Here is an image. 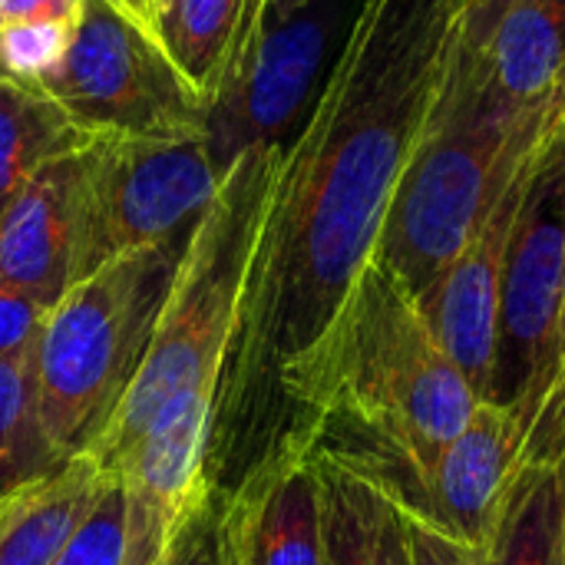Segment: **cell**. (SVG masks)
<instances>
[{
  "instance_id": "6da1fadb",
  "label": "cell",
  "mask_w": 565,
  "mask_h": 565,
  "mask_svg": "<svg viewBox=\"0 0 565 565\" xmlns=\"http://www.w3.org/2000/svg\"><path fill=\"white\" fill-rule=\"evenodd\" d=\"M463 0H364L281 152L218 374L209 487L228 500L295 450L285 377L324 341L371 265L424 136Z\"/></svg>"
},
{
  "instance_id": "7a4b0ae2",
  "label": "cell",
  "mask_w": 565,
  "mask_h": 565,
  "mask_svg": "<svg viewBox=\"0 0 565 565\" xmlns=\"http://www.w3.org/2000/svg\"><path fill=\"white\" fill-rule=\"evenodd\" d=\"M285 404L301 450L318 430H338L424 470L467 427L480 397L417 298L371 258L324 341L285 377Z\"/></svg>"
},
{
  "instance_id": "3957f363",
  "label": "cell",
  "mask_w": 565,
  "mask_h": 565,
  "mask_svg": "<svg viewBox=\"0 0 565 565\" xmlns=\"http://www.w3.org/2000/svg\"><path fill=\"white\" fill-rule=\"evenodd\" d=\"M563 119L565 106L516 113L450 50L424 136L391 195L374 262L420 298Z\"/></svg>"
},
{
  "instance_id": "277c9868",
  "label": "cell",
  "mask_w": 565,
  "mask_h": 565,
  "mask_svg": "<svg viewBox=\"0 0 565 565\" xmlns=\"http://www.w3.org/2000/svg\"><path fill=\"white\" fill-rule=\"evenodd\" d=\"M281 152L278 142L245 149L195 222L149 348L99 440L86 450L106 473L172 401L182 394L215 397Z\"/></svg>"
},
{
  "instance_id": "5b68a950",
  "label": "cell",
  "mask_w": 565,
  "mask_h": 565,
  "mask_svg": "<svg viewBox=\"0 0 565 565\" xmlns=\"http://www.w3.org/2000/svg\"><path fill=\"white\" fill-rule=\"evenodd\" d=\"M185 242L126 252L70 285L50 308L36 344V387L43 427L66 460L99 440L126 394Z\"/></svg>"
},
{
  "instance_id": "8992f818",
  "label": "cell",
  "mask_w": 565,
  "mask_h": 565,
  "mask_svg": "<svg viewBox=\"0 0 565 565\" xmlns=\"http://www.w3.org/2000/svg\"><path fill=\"white\" fill-rule=\"evenodd\" d=\"M565 119L543 139L507 245L490 401L513 407L533 460L565 457Z\"/></svg>"
},
{
  "instance_id": "52a82bcc",
  "label": "cell",
  "mask_w": 565,
  "mask_h": 565,
  "mask_svg": "<svg viewBox=\"0 0 565 565\" xmlns=\"http://www.w3.org/2000/svg\"><path fill=\"white\" fill-rule=\"evenodd\" d=\"M46 93L89 136H205L209 103L175 66L152 23L113 0H83Z\"/></svg>"
},
{
  "instance_id": "ba28073f",
  "label": "cell",
  "mask_w": 565,
  "mask_h": 565,
  "mask_svg": "<svg viewBox=\"0 0 565 565\" xmlns=\"http://www.w3.org/2000/svg\"><path fill=\"white\" fill-rule=\"evenodd\" d=\"M205 136H93L73 248V285L106 262L189 238L222 185Z\"/></svg>"
},
{
  "instance_id": "9c48e42d",
  "label": "cell",
  "mask_w": 565,
  "mask_h": 565,
  "mask_svg": "<svg viewBox=\"0 0 565 565\" xmlns=\"http://www.w3.org/2000/svg\"><path fill=\"white\" fill-rule=\"evenodd\" d=\"M331 30L328 0H311L288 17H268V0H248L205 96V146L222 175L245 149L288 146L301 129L331 70Z\"/></svg>"
},
{
  "instance_id": "30bf717a",
  "label": "cell",
  "mask_w": 565,
  "mask_h": 565,
  "mask_svg": "<svg viewBox=\"0 0 565 565\" xmlns=\"http://www.w3.org/2000/svg\"><path fill=\"white\" fill-rule=\"evenodd\" d=\"M530 463V437L513 407L480 401L467 427L391 497L401 516L483 553Z\"/></svg>"
},
{
  "instance_id": "8fae6325",
  "label": "cell",
  "mask_w": 565,
  "mask_h": 565,
  "mask_svg": "<svg viewBox=\"0 0 565 565\" xmlns=\"http://www.w3.org/2000/svg\"><path fill=\"white\" fill-rule=\"evenodd\" d=\"M212 394H182L129 447L113 477L126 497L122 565H169L195 507L209 487Z\"/></svg>"
},
{
  "instance_id": "7c38bea8",
  "label": "cell",
  "mask_w": 565,
  "mask_h": 565,
  "mask_svg": "<svg viewBox=\"0 0 565 565\" xmlns=\"http://www.w3.org/2000/svg\"><path fill=\"white\" fill-rule=\"evenodd\" d=\"M454 50L516 113L565 106V0H463Z\"/></svg>"
},
{
  "instance_id": "4fadbf2b",
  "label": "cell",
  "mask_w": 565,
  "mask_h": 565,
  "mask_svg": "<svg viewBox=\"0 0 565 565\" xmlns=\"http://www.w3.org/2000/svg\"><path fill=\"white\" fill-rule=\"evenodd\" d=\"M540 152V149H536ZM536 159V156H533ZM533 166V162H530ZM530 166L500 195L470 245L450 262V268L417 298L430 331L463 371L473 394L490 401L493 361H497V324H500V291L507 245L523 199V182Z\"/></svg>"
},
{
  "instance_id": "5bb4252c",
  "label": "cell",
  "mask_w": 565,
  "mask_h": 565,
  "mask_svg": "<svg viewBox=\"0 0 565 565\" xmlns=\"http://www.w3.org/2000/svg\"><path fill=\"white\" fill-rule=\"evenodd\" d=\"M83 149L40 166L0 215V285L56 305L73 285Z\"/></svg>"
},
{
  "instance_id": "9a60e30c",
  "label": "cell",
  "mask_w": 565,
  "mask_h": 565,
  "mask_svg": "<svg viewBox=\"0 0 565 565\" xmlns=\"http://www.w3.org/2000/svg\"><path fill=\"white\" fill-rule=\"evenodd\" d=\"M248 565H321V480L311 450H285L228 500Z\"/></svg>"
},
{
  "instance_id": "2e32d148",
  "label": "cell",
  "mask_w": 565,
  "mask_h": 565,
  "mask_svg": "<svg viewBox=\"0 0 565 565\" xmlns=\"http://www.w3.org/2000/svg\"><path fill=\"white\" fill-rule=\"evenodd\" d=\"M483 565H565L563 460L523 467L500 526L483 550Z\"/></svg>"
},
{
  "instance_id": "e0dca14e",
  "label": "cell",
  "mask_w": 565,
  "mask_h": 565,
  "mask_svg": "<svg viewBox=\"0 0 565 565\" xmlns=\"http://www.w3.org/2000/svg\"><path fill=\"white\" fill-rule=\"evenodd\" d=\"M93 142L46 93L17 83L0 86V215L26 179L66 152Z\"/></svg>"
},
{
  "instance_id": "ac0fdd59",
  "label": "cell",
  "mask_w": 565,
  "mask_h": 565,
  "mask_svg": "<svg viewBox=\"0 0 565 565\" xmlns=\"http://www.w3.org/2000/svg\"><path fill=\"white\" fill-rule=\"evenodd\" d=\"M113 473L93 454L73 457L0 540V565H53Z\"/></svg>"
},
{
  "instance_id": "d6986e66",
  "label": "cell",
  "mask_w": 565,
  "mask_h": 565,
  "mask_svg": "<svg viewBox=\"0 0 565 565\" xmlns=\"http://www.w3.org/2000/svg\"><path fill=\"white\" fill-rule=\"evenodd\" d=\"M66 463L40 417L36 354L0 361V493L40 483Z\"/></svg>"
},
{
  "instance_id": "ffe728a7",
  "label": "cell",
  "mask_w": 565,
  "mask_h": 565,
  "mask_svg": "<svg viewBox=\"0 0 565 565\" xmlns=\"http://www.w3.org/2000/svg\"><path fill=\"white\" fill-rule=\"evenodd\" d=\"M248 0H166L156 33L189 83L209 96Z\"/></svg>"
},
{
  "instance_id": "44dd1931",
  "label": "cell",
  "mask_w": 565,
  "mask_h": 565,
  "mask_svg": "<svg viewBox=\"0 0 565 565\" xmlns=\"http://www.w3.org/2000/svg\"><path fill=\"white\" fill-rule=\"evenodd\" d=\"M315 463L321 480V565H371L377 493L321 454Z\"/></svg>"
},
{
  "instance_id": "7402d4cb",
  "label": "cell",
  "mask_w": 565,
  "mask_h": 565,
  "mask_svg": "<svg viewBox=\"0 0 565 565\" xmlns=\"http://www.w3.org/2000/svg\"><path fill=\"white\" fill-rule=\"evenodd\" d=\"M126 556V497L119 477L106 483L86 520L66 540L53 565H122Z\"/></svg>"
},
{
  "instance_id": "603a6c76",
  "label": "cell",
  "mask_w": 565,
  "mask_h": 565,
  "mask_svg": "<svg viewBox=\"0 0 565 565\" xmlns=\"http://www.w3.org/2000/svg\"><path fill=\"white\" fill-rule=\"evenodd\" d=\"M73 23H30L0 30V70L7 83L40 89L43 76L63 60Z\"/></svg>"
},
{
  "instance_id": "cb8c5ba5",
  "label": "cell",
  "mask_w": 565,
  "mask_h": 565,
  "mask_svg": "<svg viewBox=\"0 0 565 565\" xmlns=\"http://www.w3.org/2000/svg\"><path fill=\"white\" fill-rule=\"evenodd\" d=\"M46 315H50V305H43L40 298L20 288L0 285V361L36 354Z\"/></svg>"
},
{
  "instance_id": "d4e9b609",
  "label": "cell",
  "mask_w": 565,
  "mask_h": 565,
  "mask_svg": "<svg viewBox=\"0 0 565 565\" xmlns=\"http://www.w3.org/2000/svg\"><path fill=\"white\" fill-rule=\"evenodd\" d=\"M169 565H222V497L215 490L189 516Z\"/></svg>"
},
{
  "instance_id": "484cf974",
  "label": "cell",
  "mask_w": 565,
  "mask_h": 565,
  "mask_svg": "<svg viewBox=\"0 0 565 565\" xmlns=\"http://www.w3.org/2000/svg\"><path fill=\"white\" fill-rule=\"evenodd\" d=\"M371 565H414L407 546L404 516L377 493L374 503V530H371Z\"/></svg>"
},
{
  "instance_id": "4316f807",
  "label": "cell",
  "mask_w": 565,
  "mask_h": 565,
  "mask_svg": "<svg viewBox=\"0 0 565 565\" xmlns=\"http://www.w3.org/2000/svg\"><path fill=\"white\" fill-rule=\"evenodd\" d=\"M404 526H407V546H411L414 565H483V553H473L407 516H404Z\"/></svg>"
},
{
  "instance_id": "83f0119b",
  "label": "cell",
  "mask_w": 565,
  "mask_h": 565,
  "mask_svg": "<svg viewBox=\"0 0 565 565\" xmlns=\"http://www.w3.org/2000/svg\"><path fill=\"white\" fill-rule=\"evenodd\" d=\"M83 0H0V30L30 23H73Z\"/></svg>"
},
{
  "instance_id": "f1b7e54d",
  "label": "cell",
  "mask_w": 565,
  "mask_h": 565,
  "mask_svg": "<svg viewBox=\"0 0 565 565\" xmlns=\"http://www.w3.org/2000/svg\"><path fill=\"white\" fill-rule=\"evenodd\" d=\"M50 480H53V477H46V480H40V483H30V487H20V490H13V493H0V540H3L7 530L33 507V500L46 490Z\"/></svg>"
},
{
  "instance_id": "f546056e",
  "label": "cell",
  "mask_w": 565,
  "mask_h": 565,
  "mask_svg": "<svg viewBox=\"0 0 565 565\" xmlns=\"http://www.w3.org/2000/svg\"><path fill=\"white\" fill-rule=\"evenodd\" d=\"M222 565H248L245 550L238 543V533H235V523L225 513V500H222Z\"/></svg>"
},
{
  "instance_id": "4dcf8cb0",
  "label": "cell",
  "mask_w": 565,
  "mask_h": 565,
  "mask_svg": "<svg viewBox=\"0 0 565 565\" xmlns=\"http://www.w3.org/2000/svg\"><path fill=\"white\" fill-rule=\"evenodd\" d=\"M113 3H119V7H122V10H129L132 17H139V20H146V23H152V26H156L152 0H113Z\"/></svg>"
},
{
  "instance_id": "1f68e13d",
  "label": "cell",
  "mask_w": 565,
  "mask_h": 565,
  "mask_svg": "<svg viewBox=\"0 0 565 565\" xmlns=\"http://www.w3.org/2000/svg\"><path fill=\"white\" fill-rule=\"evenodd\" d=\"M311 0H268V17H288L301 7H308Z\"/></svg>"
},
{
  "instance_id": "d6a6232c",
  "label": "cell",
  "mask_w": 565,
  "mask_h": 565,
  "mask_svg": "<svg viewBox=\"0 0 565 565\" xmlns=\"http://www.w3.org/2000/svg\"><path fill=\"white\" fill-rule=\"evenodd\" d=\"M563 364H565V298H563Z\"/></svg>"
},
{
  "instance_id": "836d02e7",
  "label": "cell",
  "mask_w": 565,
  "mask_h": 565,
  "mask_svg": "<svg viewBox=\"0 0 565 565\" xmlns=\"http://www.w3.org/2000/svg\"><path fill=\"white\" fill-rule=\"evenodd\" d=\"M162 7H166V0H152V10H156V13H159Z\"/></svg>"
},
{
  "instance_id": "e575fe53",
  "label": "cell",
  "mask_w": 565,
  "mask_h": 565,
  "mask_svg": "<svg viewBox=\"0 0 565 565\" xmlns=\"http://www.w3.org/2000/svg\"><path fill=\"white\" fill-rule=\"evenodd\" d=\"M3 83H7V76H3V70H0V86H3Z\"/></svg>"
},
{
  "instance_id": "d590c367",
  "label": "cell",
  "mask_w": 565,
  "mask_h": 565,
  "mask_svg": "<svg viewBox=\"0 0 565 565\" xmlns=\"http://www.w3.org/2000/svg\"><path fill=\"white\" fill-rule=\"evenodd\" d=\"M563 477H565V457H563Z\"/></svg>"
}]
</instances>
